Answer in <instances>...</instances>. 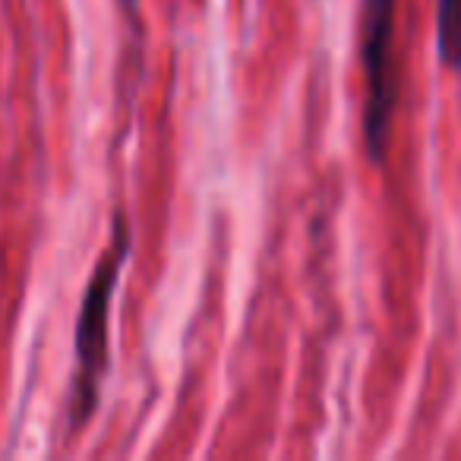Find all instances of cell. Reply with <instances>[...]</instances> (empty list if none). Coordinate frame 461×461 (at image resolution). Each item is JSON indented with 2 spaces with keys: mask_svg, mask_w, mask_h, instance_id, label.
I'll list each match as a JSON object with an SVG mask.
<instances>
[{
  "mask_svg": "<svg viewBox=\"0 0 461 461\" xmlns=\"http://www.w3.org/2000/svg\"><path fill=\"white\" fill-rule=\"evenodd\" d=\"M133 250V234H130L127 215H114V234L111 247L102 253L89 285H86L83 307H79L77 335V373H73V392H70V429H79L89 423L92 411L98 408L102 398V379L108 373V320H111V297L121 282L123 263Z\"/></svg>",
  "mask_w": 461,
  "mask_h": 461,
  "instance_id": "1",
  "label": "cell"
},
{
  "mask_svg": "<svg viewBox=\"0 0 461 461\" xmlns=\"http://www.w3.org/2000/svg\"><path fill=\"white\" fill-rule=\"evenodd\" d=\"M398 0H360V60L366 77L364 142L373 165H383L389 152L392 117L398 104V73L392 58Z\"/></svg>",
  "mask_w": 461,
  "mask_h": 461,
  "instance_id": "2",
  "label": "cell"
},
{
  "mask_svg": "<svg viewBox=\"0 0 461 461\" xmlns=\"http://www.w3.org/2000/svg\"><path fill=\"white\" fill-rule=\"evenodd\" d=\"M436 51H439V60L448 70H461V0H439Z\"/></svg>",
  "mask_w": 461,
  "mask_h": 461,
  "instance_id": "3",
  "label": "cell"
},
{
  "mask_svg": "<svg viewBox=\"0 0 461 461\" xmlns=\"http://www.w3.org/2000/svg\"><path fill=\"white\" fill-rule=\"evenodd\" d=\"M123 4H127V7H133V4H136V0H123Z\"/></svg>",
  "mask_w": 461,
  "mask_h": 461,
  "instance_id": "4",
  "label": "cell"
}]
</instances>
